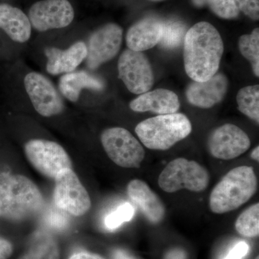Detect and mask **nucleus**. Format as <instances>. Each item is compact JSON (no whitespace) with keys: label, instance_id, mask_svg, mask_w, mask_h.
<instances>
[{"label":"nucleus","instance_id":"17","mask_svg":"<svg viewBox=\"0 0 259 259\" xmlns=\"http://www.w3.org/2000/svg\"><path fill=\"white\" fill-rule=\"evenodd\" d=\"M48 61L47 70L49 74L58 75L72 72L88 55L84 42H75L66 50L51 47L45 49Z\"/></svg>","mask_w":259,"mask_h":259},{"label":"nucleus","instance_id":"7","mask_svg":"<svg viewBox=\"0 0 259 259\" xmlns=\"http://www.w3.org/2000/svg\"><path fill=\"white\" fill-rule=\"evenodd\" d=\"M25 153L32 166L51 180H55L62 170L72 167L71 158L64 148L54 141L31 140L25 145Z\"/></svg>","mask_w":259,"mask_h":259},{"label":"nucleus","instance_id":"22","mask_svg":"<svg viewBox=\"0 0 259 259\" xmlns=\"http://www.w3.org/2000/svg\"><path fill=\"white\" fill-rule=\"evenodd\" d=\"M238 110L251 120L259 122V87L248 86L239 90L236 97Z\"/></svg>","mask_w":259,"mask_h":259},{"label":"nucleus","instance_id":"36","mask_svg":"<svg viewBox=\"0 0 259 259\" xmlns=\"http://www.w3.org/2000/svg\"><path fill=\"white\" fill-rule=\"evenodd\" d=\"M255 259H259V257L257 256L256 258H255Z\"/></svg>","mask_w":259,"mask_h":259},{"label":"nucleus","instance_id":"31","mask_svg":"<svg viewBox=\"0 0 259 259\" xmlns=\"http://www.w3.org/2000/svg\"><path fill=\"white\" fill-rule=\"evenodd\" d=\"M13 251V245L7 240L0 238V259H8Z\"/></svg>","mask_w":259,"mask_h":259},{"label":"nucleus","instance_id":"10","mask_svg":"<svg viewBox=\"0 0 259 259\" xmlns=\"http://www.w3.org/2000/svg\"><path fill=\"white\" fill-rule=\"evenodd\" d=\"M28 18L35 30L45 32L67 27L74 18V10L68 0H42L29 10Z\"/></svg>","mask_w":259,"mask_h":259},{"label":"nucleus","instance_id":"4","mask_svg":"<svg viewBox=\"0 0 259 259\" xmlns=\"http://www.w3.org/2000/svg\"><path fill=\"white\" fill-rule=\"evenodd\" d=\"M192 123L182 113L168 114L146 119L136 126L135 131L146 148L166 151L191 134Z\"/></svg>","mask_w":259,"mask_h":259},{"label":"nucleus","instance_id":"3","mask_svg":"<svg viewBox=\"0 0 259 259\" xmlns=\"http://www.w3.org/2000/svg\"><path fill=\"white\" fill-rule=\"evenodd\" d=\"M257 178L251 166L233 168L214 186L209 195V209L214 214L231 212L246 203L256 192Z\"/></svg>","mask_w":259,"mask_h":259},{"label":"nucleus","instance_id":"2","mask_svg":"<svg viewBox=\"0 0 259 259\" xmlns=\"http://www.w3.org/2000/svg\"><path fill=\"white\" fill-rule=\"evenodd\" d=\"M44 205L41 192L28 177L0 173V218L23 221L35 215Z\"/></svg>","mask_w":259,"mask_h":259},{"label":"nucleus","instance_id":"35","mask_svg":"<svg viewBox=\"0 0 259 259\" xmlns=\"http://www.w3.org/2000/svg\"><path fill=\"white\" fill-rule=\"evenodd\" d=\"M250 157L255 161H259V147L257 146L250 153Z\"/></svg>","mask_w":259,"mask_h":259},{"label":"nucleus","instance_id":"37","mask_svg":"<svg viewBox=\"0 0 259 259\" xmlns=\"http://www.w3.org/2000/svg\"><path fill=\"white\" fill-rule=\"evenodd\" d=\"M155 1H158V0H155Z\"/></svg>","mask_w":259,"mask_h":259},{"label":"nucleus","instance_id":"27","mask_svg":"<svg viewBox=\"0 0 259 259\" xmlns=\"http://www.w3.org/2000/svg\"><path fill=\"white\" fill-rule=\"evenodd\" d=\"M135 208L132 204L126 202L110 213L105 218V224L107 228L115 230L122 226L124 223L129 222L134 218Z\"/></svg>","mask_w":259,"mask_h":259},{"label":"nucleus","instance_id":"12","mask_svg":"<svg viewBox=\"0 0 259 259\" xmlns=\"http://www.w3.org/2000/svg\"><path fill=\"white\" fill-rule=\"evenodd\" d=\"M249 137L241 127L233 124H225L209 136L207 141L209 152L212 157L231 160L241 156L249 149Z\"/></svg>","mask_w":259,"mask_h":259},{"label":"nucleus","instance_id":"11","mask_svg":"<svg viewBox=\"0 0 259 259\" xmlns=\"http://www.w3.org/2000/svg\"><path fill=\"white\" fill-rule=\"evenodd\" d=\"M122 41V29L109 23L94 32L90 37L86 57L90 69H96L118 54Z\"/></svg>","mask_w":259,"mask_h":259},{"label":"nucleus","instance_id":"28","mask_svg":"<svg viewBox=\"0 0 259 259\" xmlns=\"http://www.w3.org/2000/svg\"><path fill=\"white\" fill-rule=\"evenodd\" d=\"M238 9L253 20L259 19V0H234Z\"/></svg>","mask_w":259,"mask_h":259},{"label":"nucleus","instance_id":"9","mask_svg":"<svg viewBox=\"0 0 259 259\" xmlns=\"http://www.w3.org/2000/svg\"><path fill=\"white\" fill-rule=\"evenodd\" d=\"M119 78L135 95L147 93L153 84L152 67L148 58L141 51L127 49L118 60Z\"/></svg>","mask_w":259,"mask_h":259},{"label":"nucleus","instance_id":"30","mask_svg":"<svg viewBox=\"0 0 259 259\" xmlns=\"http://www.w3.org/2000/svg\"><path fill=\"white\" fill-rule=\"evenodd\" d=\"M49 223L51 226L60 229L64 228L67 225V219L64 214L54 212L49 216Z\"/></svg>","mask_w":259,"mask_h":259},{"label":"nucleus","instance_id":"15","mask_svg":"<svg viewBox=\"0 0 259 259\" xmlns=\"http://www.w3.org/2000/svg\"><path fill=\"white\" fill-rule=\"evenodd\" d=\"M127 193L131 202L139 207L150 223L158 224L164 219V204L144 181H131L127 185Z\"/></svg>","mask_w":259,"mask_h":259},{"label":"nucleus","instance_id":"5","mask_svg":"<svg viewBox=\"0 0 259 259\" xmlns=\"http://www.w3.org/2000/svg\"><path fill=\"white\" fill-rule=\"evenodd\" d=\"M158 185L167 193L182 189L193 192H203L208 187L209 175L204 167L194 161L178 158L170 161L160 174Z\"/></svg>","mask_w":259,"mask_h":259},{"label":"nucleus","instance_id":"18","mask_svg":"<svg viewBox=\"0 0 259 259\" xmlns=\"http://www.w3.org/2000/svg\"><path fill=\"white\" fill-rule=\"evenodd\" d=\"M163 21L156 18H146L134 24L126 35L130 50H148L159 44L163 32Z\"/></svg>","mask_w":259,"mask_h":259},{"label":"nucleus","instance_id":"8","mask_svg":"<svg viewBox=\"0 0 259 259\" xmlns=\"http://www.w3.org/2000/svg\"><path fill=\"white\" fill-rule=\"evenodd\" d=\"M54 180V202L59 209L77 217L90 210V194L72 168L62 170Z\"/></svg>","mask_w":259,"mask_h":259},{"label":"nucleus","instance_id":"20","mask_svg":"<svg viewBox=\"0 0 259 259\" xmlns=\"http://www.w3.org/2000/svg\"><path fill=\"white\" fill-rule=\"evenodd\" d=\"M59 90L69 101H78L83 89L100 91L105 88L103 81L84 71H72L63 75L59 80Z\"/></svg>","mask_w":259,"mask_h":259},{"label":"nucleus","instance_id":"14","mask_svg":"<svg viewBox=\"0 0 259 259\" xmlns=\"http://www.w3.org/2000/svg\"><path fill=\"white\" fill-rule=\"evenodd\" d=\"M228 81L224 74H216L204 81H193L186 91L191 105L200 108H211L223 100L228 92Z\"/></svg>","mask_w":259,"mask_h":259},{"label":"nucleus","instance_id":"1","mask_svg":"<svg viewBox=\"0 0 259 259\" xmlns=\"http://www.w3.org/2000/svg\"><path fill=\"white\" fill-rule=\"evenodd\" d=\"M224 51L217 29L207 22L195 24L184 40V61L187 76L204 81L217 74Z\"/></svg>","mask_w":259,"mask_h":259},{"label":"nucleus","instance_id":"26","mask_svg":"<svg viewBox=\"0 0 259 259\" xmlns=\"http://www.w3.org/2000/svg\"><path fill=\"white\" fill-rule=\"evenodd\" d=\"M197 7L207 5L211 10L220 18L234 19L239 15L240 10L234 0H192Z\"/></svg>","mask_w":259,"mask_h":259},{"label":"nucleus","instance_id":"25","mask_svg":"<svg viewBox=\"0 0 259 259\" xmlns=\"http://www.w3.org/2000/svg\"><path fill=\"white\" fill-rule=\"evenodd\" d=\"M187 33L186 25L178 20L163 21V32L159 44L166 49H174L184 42Z\"/></svg>","mask_w":259,"mask_h":259},{"label":"nucleus","instance_id":"33","mask_svg":"<svg viewBox=\"0 0 259 259\" xmlns=\"http://www.w3.org/2000/svg\"><path fill=\"white\" fill-rule=\"evenodd\" d=\"M69 259H105L101 255L89 252H79L69 257Z\"/></svg>","mask_w":259,"mask_h":259},{"label":"nucleus","instance_id":"23","mask_svg":"<svg viewBox=\"0 0 259 259\" xmlns=\"http://www.w3.org/2000/svg\"><path fill=\"white\" fill-rule=\"evenodd\" d=\"M236 231L245 238H255L259 235V204H253L243 211L236 220Z\"/></svg>","mask_w":259,"mask_h":259},{"label":"nucleus","instance_id":"34","mask_svg":"<svg viewBox=\"0 0 259 259\" xmlns=\"http://www.w3.org/2000/svg\"><path fill=\"white\" fill-rule=\"evenodd\" d=\"M113 259H138L134 255L129 254L125 250H115L113 254Z\"/></svg>","mask_w":259,"mask_h":259},{"label":"nucleus","instance_id":"19","mask_svg":"<svg viewBox=\"0 0 259 259\" xmlns=\"http://www.w3.org/2000/svg\"><path fill=\"white\" fill-rule=\"evenodd\" d=\"M0 28L18 42L28 41L31 36V24L28 17L19 8L0 4Z\"/></svg>","mask_w":259,"mask_h":259},{"label":"nucleus","instance_id":"32","mask_svg":"<svg viewBox=\"0 0 259 259\" xmlns=\"http://www.w3.org/2000/svg\"><path fill=\"white\" fill-rule=\"evenodd\" d=\"M163 259H188L187 252L180 248H175L166 252Z\"/></svg>","mask_w":259,"mask_h":259},{"label":"nucleus","instance_id":"16","mask_svg":"<svg viewBox=\"0 0 259 259\" xmlns=\"http://www.w3.org/2000/svg\"><path fill=\"white\" fill-rule=\"evenodd\" d=\"M134 112H152L158 115L176 113L180 108V102L176 94L171 90L157 89L141 94L130 103Z\"/></svg>","mask_w":259,"mask_h":259},{"label":"nucleus","instance_id":"21","mask_svg":"<svg viewBox=\"0 0 259 259\" xmlns=\"http://www.w3.org/2000/svg\"><path fill=\"white\" fill-rule=\"evenodd\" d=\"M19 259H60L59 245L50 235L37 233L28 250Z\"/></svg>","mask_w":259,"mask_h":259},{"label":"nucleus","instance_id":"29","mask_svg":"<svg viewBox=\"0 0 259 259\" xmlns=\"http://www.w3.org/2000/svg\"><path fill=\"white\" fill-rule=\"evenodd\" d=\"M249 245L244 241L237 243L224 259H243L249 251Z\"/></svg>","mask_w":259,"mask_h":259},{"label":"nucleus","instance_id":"24","mask_svg":"<svg viewBox=\"0 0 259 259\" xmlns=\"http://www.w3.org/2000/svg\"><path fill=\"white\" fill-rule=\"evenodd\" d=\"M240 52L251 64L257 77L259 76V29L255 28L250 34L243 35L238 40Z\"/></svg>","mask_w":259,"mask_h":259},{"label":"nucleus","instance_id":"13","mask_svg":"<svg viewBox=\"0 0 259 259\" xmlns=\"http://www.w3.org/2000/svg\"><path fill=\"white\" fill-rule=\"evenodd\" d=\"M24 84L34 108L40 115L51 117L64 110V102L60 95L44 75L29 73L25 76Z\"/></svg>","mask_w":259,"mask_h":259},{"label":"nucleus","instance_id":"6","mask_svg":"<svg viewBox=\"0 0 259 259\" xmlns=\"http://www.w3.org/2000/svg\"><path fill=\"white\" fill-rule=\"evenodd\" d=\"M101 142L108 157L122 168H139L145 158L144 148L131 132L123 127L104 131Z\"/></svg>","mask_w":259,"mask_h":259}]
</instances>
